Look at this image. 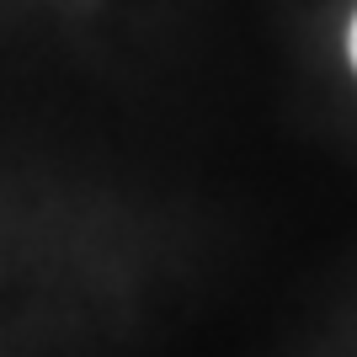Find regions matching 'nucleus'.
Segmentation results:
<instances>
[{
  "instance_id": "obj_1",
  "label": "nucleus",
  "mask_w": 357,
  "mask_h": 357,
  "mask_svg": "<svg viewBox=\"0 0 357 357\" xmlns=\"http://www.w3.org/2000/svg\"><path fill=\"white\" fill-rule=\"evenodd\" d=\"M347 54H352V70H357V16H352V27H347Z\"/></svg>"
}]
</instances>
